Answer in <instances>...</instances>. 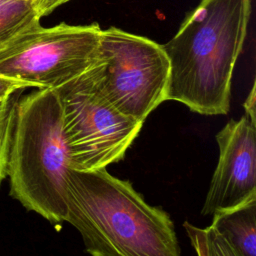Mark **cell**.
Instances as JSON below:
<instances>
[{
  "label": "cell",
  "instance_id": "cell-12",
  "mask_svg": "<svg viewBox=\"0 0 256 256\" xmlns=\"http://www.w3.org/2000/svg\"><path fill=\"white\" fill-rule=\"evenodd\" d=\"M31 88L27 83L0 76V99L9 97L18 91Z\"/></svg>",
  "mask_w": 256,
  "mask_h": 256
},
{
  "label": "cell",
  "instance_id": "cell-3",
  "mask_svg": "<svg viewBox=\"0 0 256 256\" xmlns=\"http://www.w3.org/2000/svg\"><path fill=\"white\" fill-rule=\"evenodd\" d=\"M69 169L56 90L39 88L18 97L7 166L10 195L52 224L66 222Z\"/></svg>",
  "mask_w": 256,
  "mask_h": 256
},
{
  "label": "cell",
  "instance_id": "cell-6",
  "mask_svg": "<svg viewBox=\"0 0 256 256\" xmlns=\"http://www.w3.org/2000/svg\"><path fill=\"white\" fill-rule=\"evenodd\" d=\"M101 30L96 22L35 24L0 45V76L55 89L91 67Z\"/></svg>",
  "mask_w": 256,
  "mask_h": 256
},
{
  "label": "cell",
  "instance_id": "cell-2",
  "mask_svg": "<svg viewBox=\"0 0 256 256\" xmlns=\"http://www.w3.org/2000/svg\"><path fill=\"white\" fill-rule=\"evenodd\" d=\"M66 186V222L91 256H181L169 214L148 204L130 181L106 168H70Z\"/></svg>",
  "mask_w": 256,
  "mask_h": 256
},
{
  "label": "cell",
  "instance_id": "cell-9",
  "mask_svg": "<svg viewBox=\"0 0 256 256\" xmlns=\"http://www.w3.org/2000/svg\"><path fill=\"white\" fill-rule=\"evenodd\" d=\"M38 23L34 2L0 0V45Z\"/></svg>",
  "mask_w": 256,
  "mask_h": 256
},
{
  "label": "cell",
  "instance_id": "cell-13",
  "mask_svg": "<svg viewBox=\"0 0 256 256\" xmlns=\"http://www.w3.org/2000/svg\"><path fill=\"white\" fill-rule=\"evenodd\" d=\"M69 1L70 0H37L35 2V9L38 17L41 19L42 17L49 15L59 6Z\"/></svg>",
  "mask_w": 256,
  "mask_h": 256
},
{
  "label": "cell",
  "instance_id": "cell-8",
  "mask_svg": "<svg viewBox=\"0 0 256 256\" xmlns=\"http://www.w3.org/2000/svg\"><path fill=\"white\" fill-rule=\"evenodd\" d=\"M211 225L244 256H256V197L215 212Z\"/></svg>",
  "mask_w": 256,
  "mask_h": 256
},
{
  "label": "cell",
  "instance_id": "cell-10",
  "mask_svg": "<svg viewBox=\"0 0 256 256\" xmlns=\"http://www.w3.org/2000/svg\"><path fill=\"white\" fill-rule=\"evenodd\" d=\"M15 94L0 99V183L7 177V166L12 143L15 108L16 101L18 99Z\"/></svg>",
  "mask_w": 256,
  "mask_h": 256
},
{
  "label": "cell",
  "instance_id": "cell-5",
  "mask_svg": "<svg viewBox=\"0 0 256 256\" xmlns=\"http://www.w3.org/2000/svg\"><path fill=\"white\" fill-rule=\"evenodd\" d=\"M55 90L62 108L70 168L92 171L122 160L144 122L119 111L88 69Z\"/></svg>",
  "mask_w": 256,
  "mask_h": 256
},
{
  "label": "cell",
  "instance_id": "cell-4",
  "mask_svg": "<svg viewBox=\"0 0 256 256\" xmlns=\"http://www.w3.org/2000/svg\"><path fill=\"white\" fill-rule=\"evenodd\" d=\"M88 70L119 111L141 122L166 101L169 60L163 46L147 37L113 26L102 29Z\"/></svg>",
  "mask_w": 256,
  "mask_h": 256
},
{
  "label": "cell",
  "instance_id": "cell-7",
  "mask_svg": "<svg viewBox=\"0 0 256 256\" xmlns=\"http://www.w3.org/2000/svg\"><path fill=\"white\" fill-rule=\"evenodd\" d=\"M219 159L202 215L235 207L256 197V123L246 115L230 120L217 133Z\"/></svg>",
  "mask_w": 256,
  "mask_h": 256
},
{
  "label": "cell",
  "instance_id": "cell-1",
  "mask_svg": "<svg viewBox=\"0 0 256 256\" xmlns=\"http://www.w3.org/2000/svg\"><path fill=\"white\" fill-rule=\"evenodd\" d=\"M252 0H200L163 49L170 64L166 100L202 115H225Z\"/></svg>",
  "mask_w": 256,
  "mask_h": 256
},
{
  "label": "cell",
  "instance_id": "cell-14",
  "mask_svg": "<svg viewBox=\"0 0 256 256\" xmlns=\"http://www.w3.org/2000/svg\"><path fill=\"white\" fill-rule=\"evenodd\" d=\"M256 93H255V82H253L252 88L243 104L244 110H245V115L252 121L256 123Z\"/></svg>",
  "mask_w": 256,
  "mask_h": 256
},
{
  "label": "cell",
  "instance_id": "cell-16",
  "mask_svg": "<svg viewBox=\"0 0 256 256\" xmlns=\"http://www.w3.org/2000/svg\"><path fill=\"white\" fill-rule=\"evenodd\" d=\"M17 1H26V2H36L37 0H17Z\"/></svg>",
  "mask_w": 256,
  "mask_h": 256
},
{
  "label": "cell",
  "instance_id": "cell-11",
  "mask_svg": "<svg viewBox=\"0 0 256 256\" xmlns=\"http://www.w3.org/2000/svg\"><path fill=\"white\" fill-rule=\"evenodd\" d=\"M198 235L206 256H244L212 225L198 228L193 225Z\"/></svg>",
  "mask_w": 256,
  "mask_h": 256
},
{
  "label": "cell",
  "instance_id": "cell-15",
  "mask_svg": "<svg viewBox=\"0 0 256 256\" xmlns=\"http://www.w3.org/2000/svg\"><path fill=\"white\" fill-rule=\"evenodd\" d=\"M184 228L187 232V235L191 241V244L197 254V256H206L205 255V251H204V248H203V245L198 237V235L196 234V232L194 231V228H193V225L190 224L189 222H185L184 223Z\"/></svg>",
  "mask_w": 256,
  "mask_h": 256
}]
</instances>
